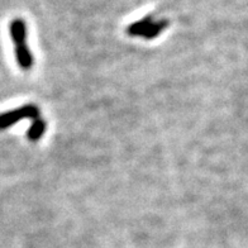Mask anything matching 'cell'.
I'll return each mask as SVG.
<instances>
[{
    "label": "cell",
    "mask_w": 248,
    "mask_h": 248,
    "mask_svg": "<svg viewBox=\"0 0 248 248\" xmlns=\"http://www.w3.org/2000/svg\"><path fill=\"white\" fill-rule=\"evenodd\" d=\"M16 59L18 65L22 67L23 70H31L33 66V55L31 52L30 47L27 46V43H23V45H18L16 46Z\"/></svg>",
    "instance_id": "3957f363"
},
{
    "label": "cell",
    "mask_w": 248,
    "mask_h": 248,
    "mask_svg": "<svg viewBox=\"0 0 248 248\" xmlns=\"http://www.w3.org/2000/svg\"><path fill=\"white\" fill-rule=\"evenodd\" d=\"M9 31L10 36H12V39H13L16 46L27 43V24L23 19L16 18L14 20H12Z\"/></svg>",
    "instance_id": "7a4b0ae2"
},
{
    "label": "cell",
    "mask_w": 248,
    "mask_h": 248,
    "mask_svg": "<svg viewBox=\"0 0 248 248\" xmlns=\"http://www.w3.org/2000/svg\"><path fill=\"white\" fill-rule=\"evenodd\" d=\"M46 122L43 121L41 117L34 119V121H32L30 129L27 132V137H28V140H32V142H37L38 140H41L43 134H45V132H46Z\"/></svg>",
    "instance_id": "5b68a950"
},
{
    "label": "cell",
    "mask_w": 248,
    "mask_h": 248,
    "mask_svg": "<svg viewBox=\"0 0 248 248\" xmlns=\"http://www.w3.org/2000/svg\"><path fill=\"white\" fill-rule=\"evenodd\" d=\"M41 117V111L36 105H24L12 111L0 114V129H7L23 119H37Z\"/></svg>",
    "instance_id": "6da1fadb"
},
{
    "label": "cell",
    "mask_w": 248,
    "mask_h": 248,
    "mask_svg": "<svg viewBox=\"0 0 248 248\" xmlns=\"http://www.w3.org/2000/svg\"><path fill=\"white\" fill-rule=\"evenodd\" d=\"M167 26H169V20H166V19L154 20V22L150 24V27H148L147 30H146V32L143 33V36L142 37L146 39H148V41H151V39H155L156 37L160 36L163 31L166 30Z\"/></svg>",
    "instance_id": "8992f818"
},
{
    "label": "cell",
    "mask_w": 248,
    "mask_h": 248,
    "mask_svg": "<svg viewBox=\"0 0 248 248\" xmlns=\"http://www.w3.org/2000/svg\"><path fill=\"white\" fill-rule=\"evenodd\" d=\"M154 22V16H146L142 19L137 20V22H134L132 23L131 26L127 27V34L132 37H142L143 36V33L146 32L150 24Z\"/></svg>",
    "instance_id": "277c9868"
}]
</instances>
